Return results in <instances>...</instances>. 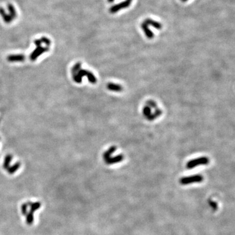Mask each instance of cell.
I'll return each instance as SVG.
<instances>
[{"label": "cell", "instance_id": "cell-6", "mask_svg": "<svg viewBox=\"0 0 235 235\" xmlns=\"http://www.w3.org/2000/svg\"><path fill=\"white\" fill-rule=\"evenodd\" d=\"M141 28L143 29V30L145 35H146V36L147 37V38H148V39H153L154 35H153V32L150 30V29H149L148 25L146 23L143 22L142 24H141Z\"/></svg>", "mask_w": 235, "mask_h": 235}, {"label": "cell", "instance_id": "cell-5", "mask_svg": "<svg viewBox=\"0 0 235 235\" xmlns=\"http://www.w3.org/2000/svg\"><path fill=\"white\" fill-rule=\"evenodd\" d=\"M123 156L122 154H119L113 157H110L109 159L105 161V163L107 165H112V164L119 163V162L123 161Z\"/></svg>", "mask_w": 235, "mask_h": 235}, {"label": "cell", "instance_id": "cell-16", "mask_svg": "<svg viewBox=\"0 0 235 235\" xmlns=\"http://www.w3.org/2000/svg\"><path fill=\"white\" fill-rule=\"evenodd\" d=\"M33 220H34L33 212L29 211L26 214V223L28 225H31L33 223Z\"/></svg>", "mask_w": 235, "mask_h": 235}, {"label": "cell", "instance_id": "cell-22", "mask_svg": "<svg viewBox=\"0 0 235 235\" xmlns=\"http://www.w3.org/2000/svg\"><path fill=\"white\" fill-rule=\"evenodd\" d=\"M181 1L183 2H186L187 1H188V0H181Z\"/></svg>", "mask_w": 235, "mask_h": 235}, {"label": "cell", "instance_id": "cell-7", "mask_svg": "<svg viewBox=\"0 0 235 235\" xmlns=\"http://www.w3.org/2000/svg\"><path fill=\"white\" fill-rule=\"evenodd\" d=\"M107 89L110 91L116 92H119L123 90V87L119 84H114V83H109L107 84Z\"/></svg>", "mask_w": 235, "mask_h": 235}, {"label": "cell", "instance_id": "cell-18", "mask_svg": "<svg viewBox=\"0 0 235 235\" xmlns=\"http://www.w3.org/2000/svg\"><path fill=\"white\" fill-rule=\"evenodd\" d=\"M28 203H24L22 205V207H21V211H22V213L24 216H26V214L28 213Z\"/></svg>", "mask_w": 235, "mask_h": 235}, {"label": "cell", "instance_id": "cell-8", "mask_svg": "<svg viewBox=\"0 0 235 235\" xmlns=\"http://www.w3.org/2000/svg\"><path fill=\"white\" fill-rule=\"evenodd\" d=\"M116 149H117L116 146H112L110 147L106 152H105V153H103V155H102V157H103L104 160L106 161V160H107L108 159H109L110 157H111V156H112V154L113 153H114L115 152H116Z\"/></svg>", "mask_w": 235, "mask_h": 235}, {"label": "cell", "instance_id": "cell-23", "mask_svg": "<svg viewBox=\"0 0 235 235\" xmlns=\"http://www.w3.org/2000/svg\"><path fill=\"white\" fill-rule=\"evenodd\" d=\"M129 1H130V2H132V0H129Z\"/></svg>", "mask_w": 235, "mask_h": 235}, {"label": "cell", "instance_id": "cell-17", "mask_svg": "<svg viewBox=\"0 0 235 235\" xmlns=\"http://www.w3.org/2000/svg\"><path fill=\"white\" fill-rule=\"evenodd\" d=\"M143 113L144 116L146 117V118H147V117H148L149 116V115L152 114V109L149 107V106L146 105L143 108Z\"/></svg>", "mask_w": 235, "mask_h": 235}, {"label": "cell", "instance_id": "cell-9", "mask_svg": "<svg viewBox=\"0 0 235 235\" xmlns=\"http://www.w3.org/2000/svg\"><path fill=\"white\" fill-rule=\"evenodd\" d=\"M144 22L146 23L148 25H152V27H153L156 29H160L162 28V25L159 22H156V21L152 20V19H149V18L145 20Z\"/></svg>", "mask_w": 235, "mask_h": 235}, {"label": "cell", "instance_id": "cell-15", "mask_svg": "<svg viewBox=\"0 0 235 235\" xmlns=\"http://www.w3.org/2000/svg\"><path fill=\"white\" fill-rule=\"evenodd\" d=\"M20 163H16V164H15L14 165H12V166H9L8 169H7L8 173L11 174H14L16 171V170L20 168Z\"/></svg>", "mask_w": 235, "mask_h": 235}, {"label": "cell", "instance_id": "cell-12", "mask_svg": "<svg viewBox=\"0 0 235 235\" xmlns=\"http://www.w3.org/2000/svg\"><path fill=\"white\" fill-rule=\"evenodd\" d=\"M81 69V63L80 62H78L76 63L75 65L72 67V70H71V72H72V76H75V75H76L78 73V72Z\"/></svg>", "mask_w": 235, "mask_h": 235}, {"label": "cell", "instance_id": "cell-1", "mask_svg": "<svg viewBox=\"0 0 235 235\" xmlns=\"http://www.w3.org/2000/svg\"><path fill=\"white\" fill-rule=\"evenodd\" d=\"M83 76H87L89 82H91L92 84H96L97 82V79L95 75H94L92 72L84 69H80L78 72L77 74L72 76V79L74 80L75 82L80 84L82 82V79Z\"/></svg>", "mask_w": 235, "mask_h": 235}, {"label": "cell", "instance_id": "cell-13", "mask_svg": "<svg viewBox=\"0 0 235 235\" xmlns=\"http://www.w3.org/2000/svg\"><path fill=\"white\" fill-rule=\"evenodd\" d=\"M28 205H30V211L32 212H35L36 210H37L41 207V203L39 202L36 203H28Z\"/></svg>", "mask_w": 235, "mask_h": 235}, {"label": "cell", "instance_id": "cell-2", "mask_svg": "<svg viewBox=\"0 0 235 235\" xmlns=\"http://www.w3.org/2000/svg\"><path fill=\"white\" fill-rule=\"evenodd\" d=\"M209 160L207 157H201L199 158H196L195 159H192L190 161L187 162L186 164V167L188 169H191L195 168V166L199 165H207L209 163Z\"/></svg>", "mask_w": 235, "mask_h": 235}, {"label": "cell", "instance_id": "cell-21", "mask_svg": "<svg viewBox=\"0 0 235 235\" xmlns=\"http://www.w3.org/2000/svg\"><path fill=\"white\" fill-rule=\"evenodd\" d=\"M114 2V0H108V2L109 3H112Z\"/></svg>", "mask_w": 235, "mask_h": 235}, {"label": "cell", "instance_id": "cell-4", "mask_svg": "<svg viewBox=\"0 0 235 235\" xmlns=\"http://www.w3.org/2000/svg\"><path fill=\"white\" fill-rule=\"evenodd\" d=\"M131 2L129 1V0H125L124 2L118 3V4H116V5L111 7L110 8L109 11H110V13H112V14L116 13V12H118L119 10L122 9V8H125L129 7V5H131Z\"/></svg>", "mask_w": 235, "mask_h": 235}, {"label": "cell", "instance_id": "cell-11", "mask_svg": "<svg viewBox=\"0 0 235 235\" xmlns=\"http://www.w3.org/2000/svg\"><path fill=\"white\" fill-rule=\"evenodd\" d=\"M24 59V56L22 55H9L8 57V60L9 62H22Z\"/></svg>", "mask_w": 235, "mask_h": 235}, {"label": "cell", "instance_id": "cell-20", "mask_svg": "<svg viewBox=\"0 0 235 235\" xmlns=\"http://www.w3.org/2000/svg\"><path fill=\"white\" fill-rule=\"evenodd\" d=\"M208 203H209V204H210V206L212 208L213 210H217V203H216V202L212 201V200H209V201H208Z\"/></svg>", "mask_w": 235, "mask_h": 235}, {"label": "cell", "instance_id": "cell-19", "mask_svg": "<svg viewBox=\"0 0 235 235\" xmlns=\"http://www.w3.org/2000/svg\"><path fill=\"white\" fill-rule=\"evenodd\" d=\"M146 105L147 106H149L151 109H157V104L156 103V102L153 101H152V100H149V101H148L146 102Z\"/></svg>", "mask_w": 235, "mask_h": 235}, {"label": "cell", "instance_id": "cell-14", "mask_svg": "<svg viewBox=\"0 0 235 235\" xmlns=\"http://www.w3.org/2000/svg\"><path fill=\"white\" fill-rule=\"evenodd\" d=\"M12 160V156L11 155H7L5 157V159H4V163H3V168L5 169H8V168L9 167V165L11 161Z\"/></svg>", "mask_w": 235, "mask_h": 235}, {"label": "cell", "instance_id": "cell-10", "mask_svg": "<svg viewBox=\"0 0 235 235\" xmlns=\"http://www.w3.org/2000/svg\"><path fill=\"white\" fill-rule=\"evenodd\" d=\"M161 114H162V110H160L159 109H157H157H156L155 112H153V113H152L146 118L148 119L149 121H153V120H154L155 119H156L157 118L160 116L161 115Z\"/></svg>", "mask_w": 235, "mask_h": 235}, {"label": "cell", "instance_id": "cell-3", "mask_svg": "<svg viewBox=\"0 0 235 235\" xmlns=\"http://www.w3.org/2000/svg\"><path fill=\"white\" fill-rule=\"evenodd\" d=\"M203 181V177L201 175L196 174L193 176L182 178L180 180V183L182 185H188L193 183H200Z\"/></svg>", "mask_w": 235, "mask_h": 235}]
</instances>
